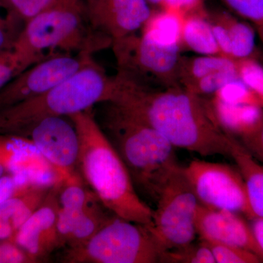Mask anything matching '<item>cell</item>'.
Instances as JSON below:
<instances>
[{"instance_id":"obj_23","label":"cell","mask_w":263,"mask_h":263,"mask_svg":"<svg viewBox=\"0 0 263 263\" xmlns=\"http://www.w3.org/2000/svg\"><path fill=\"white\" fill-rule=\"evenodd\" d=\"M43 61V60H42ZM41 62L16 50L0 53V90L31 66Z\"/></svg>"},{"instance_id":"obj_6","label":"cell","mask_w":263,"mask_h":263,"mask_svg":"<svg viewBox=\"0 0 263 263\" xmlns=\"http://www.w3.org/2000/svg\"><path fill=\"white\" fill-rule=\"evenodd\" d=\"M164 252L149 227L114 215L84 245L67 248L62 262L155 263Z\"/></svg>"},{"instance_id":"obj_10","label":"cell","mask_w":263,"mask_h":263,"mask_svg":"<svg viewBox=\"0 0 263 263\" xmlns=\"http://www.w3.org/2000/svg\"><path fill=\"white\" fill-rule=\"evenodd\" d=\"M91 54L57 53L31 66L0 90V109L46 92L95 63Z\"/></svg>"},{"instance_id":"obj_20","label":"cell","mask_w":263,"mask_h":263,"mask_svg":"<svg viewBox=\"0 0 263 263\" xmlns=\"http://www.w3.org/2000/svg\"><path fill=\"white\" fill-rule=\"evenodd\" d=\"M183 18L184 15L172 10L152 13L142 34L162 44L181 46Z\"/></svg>"},{"instance_id":"obj_27","label":"cell","mask_w":263,"mask_h":263,"mask_svg":"<svg viewBox=\"0 0 263 263\" xmlns=\"http://www.w3.org/2000/svg\"><path fill=\"white\" fill-rule=\"evenodd\" d=\"M238 79L239 78L237 68L234 70H221L202 78L183 89L197 96L214 95L224 85Z\"/></svg>"},{"instance_id":"obj_24","label":"cell","mask_w":263,"mask_h":263,"mask_svg":"<svg viewBox=\"0 0 263 263\" xmlns=\"http://www.w3.org/2000/svg\"><path fill=\"white\" fill-rule=\"evenodd\" d=\"M160 262L170 263H214V256L205 242L200 240L198 245L193 243L167 250L162 254Z\"/></svg>"},{"instance_id":"obj_37","label":"cell","mask_w":263,"mask_h":263,"mask_svg":"<svg viewBox=\"0 0 263 263\" xmlns=\"http://www.w3.org/2000/svg\"><path fill=\"white\" fill-rule=\"evenodd\" d=\"M81 0H56L54 4L74 7L81 5Z\"/></svg>"},{"instance_id":"obj_8","label":"cell","mask_w":263,"mask_h":263,"mask_svg":"<svg viewBox=\"0 0 263 263\" xmlns=\"http://www.w3.org/2000/svg\"><path fill=\"white\" fill-rule=\"evenodd\" d=\"M149 227L164 252L193 243L197 234L195 216L199 201L180 166L156 202Z\"/></svg>"},{"instance_id":"obj_11","label":"cell","mask_w":263,"mask_h":263,"mask_svg":"<svg viewBox=\"0 0 263 263\" xmlns=\"http://www.w3.org/2000/svg\"><path fill=\"white\" fill-rule=\"evenodd\" d=\"M22 136L34 143L64 181L79 174L78 160L80 144L72 122L64 117L48 118L33 126Z\"/></svg>"},{"instance_id":"obj_26","label":"cell","mask_w":263,"mask_h":263,"mask_svg":"<svg viewBox=\"0 0 263 263\" xmlns=\"http://www.w3.org/2000/svg\"><path fill=\"white\" fill-rule=\"evenodd\" d=\"M213 96V98L224 103L262 107L258 98L240 79L224 85Z\"/></svg>"},{"instance_id":"obj_29","label":"cell","mask_w":263,"mask_h":263,"mask_svg":"<svg viewBox=\"0 0 263 263\" xmlns=\"http://www.w3.org/2000/svg\"><path fill=\"white\" fill-rule=\"evenodd\" d=\"M230 8L253 26L263 43V0H222Z\"/></svg>"},{"instance_id":"obj_3","label":"cell","mask_w":263,"mask_h":263,"mask_svg":"<svg viewBox=\"0 0 263 263\" xmlns=\"http://www.w3.org/2000/svg\"><path fill=\"white\" fill-rule=\"evenodd\" d=\"M105 103L100 127L125 164L136 190L157 202L180 167L176 148L154 128Z\"/></svg>"},{"instance_id":"obj_16","label":"cell","mask_w":263,"mask_h":263,"mask_svg":"<svg viewBox=\"0 0 263 263\" xmlns=\"http://www.w3.org/2000/svg\"><path fill=\"white\" fill-rule=\"evenodd\" d=\"M216 119L228 134L246 148L252 145L263 127V108L252 105H232L211 100Z\"/></svg>"},{"instance_id":"obj_1","label":"cell","mask_w":263,"mask_h":263,"mask_svg":"<svg viewBox=\"0 0 263 263\" xmlns=\"http://www.w3.org/2000/svg\"><path fill=\"white\" fill-rule=\"evenodd\" d=\"M114 106L154 128L175 147L202 157H230L231 136L216 119L211 101L180 86L155 87L118 73Z\"/></svg>"},{"instance_id":"obj_33","label":"cell","mask_w":263,"mask_h":263,"mask_svg":"<svg viewBox=\"0 0 263 263\" xmlns=\"http://www.w3.org/2000/svg\"><path fill=\"white\" fill-rule=\"evenodd\" d=\"M160 5L164 10L178 12L184 16L193 13L204 14L201 0H162Z\"/></svg>"},{"instance_id":"obj_22","label":"cell","mask_w":263,"mask_h":263,"mask_svg":"<svg viewBox=\"0 0 263 263\" xmlns=\"http://www.w3.org/2000/svg\"><path fill=\"white\" fill-rule=\"evenodd\" d=\"M216 16L224 23L229 32L232 59L254 58L256 45L253 27L227 13H219Z\"/></svg>"},{"instance_id":"obj_19","label":"cell","mask_w":263,"mask_h":263,"mask_svg":"<svg viewBox=\"0 0 263 263\" xmlns=\"http://www.w3.org/2000/svg\"><path fill=\"white\" fill-rule=\"evenodd\" d=\"M236 69L235 60L223 56L181 57L178 70V84L185 88L189 85L221 70Z\"/></svg>"},{"instance_id":"obj_13","label":"cell","mask_w":263,"mask_h":263,"mask_svg":"<svg viewBox=\"0 0 263 263\" xmlns=\"http://www.w3.org/2000/svg\"><path fill=\"white\" fill-rule=\"evenodd\" d=\"M62 181L53 184L42 205L19 228L14 239L38 262L61 248L58 229V194Z\"/></svg>"},{"instance_id":"obj_5","label":"cell","mask_w":263,"mask_h":263,"mask_svg":"<svg viewBox=\"0 0 263 263\" xmlns=\"http://www.w3.org/2000/svg\"><path fill=\"white\" fill-rule=\"evenodd\" d=\"M82 6L54 4L26 22L14 49L44 60L57 53L91 54L112 46L111 38L91 27Z\"/></svg>"},{"instance_id":"obj_35","label":"cell","mask_w":263,"mask_h":263,"mask_svg":"<svg viewBox=\"0 0 263 263\" xmlns=\"http://www.w3.org/2000/svg\"><path fill=\"white\" fill-rule=\"evenodd\" d=\"M251 220L252 233L263 256V218L255 217Z\"/></svg>"},{"instance_id":"obj_14","label":"cell","mask_w":263,"mask_h":263,"mask_svg":"<svg viewBox=\"0 0 263 263\" xmlns=\"http://www.w3.org/2000/svg\"><path fill=\"white\" fill-rule=\"evenodd\" d=\"M195 226L200 239L234 246L258 256H263L251 226L238 213L214 209L199 202Z\"/></svg>"},{"instance_id":"obj_12","label":"cell","mask_w":263,"mask_h":263,"mask_svg":"<svg viewBox=\"0 0 263 263\" xmlns=\"http://www.w3.org/2000/svg\"><path fill=\"white\" fill-rule=\"evenodd\" d=\"M84 11L91 27L113 41L143 29L153 13L146 0H87Z\"/></svg>"},{"instance_id":"obj_30","label":"cell","mask_w":263,"mask_h":263,"mask_svg":"<svg viewBox=\"0 0 263 263\" xmlns=\"http://www.w3.org/2000/svg\"><path fill=\"white\" fill-rule=\"evenodd\" d=\"M56 0H2L3 8L24 23L54 5Z\"/></svg>"},{"instance_id":"obj_39","label":"cell","mask_w":263,"mask_h":263,"mask_svg":"<svg viewBox=\"0 0 263 263\" xmlns=\"http://www.w3.org/2000/svg\"><path fill=\"white\" fill-rule=\"evenodd\" d=\"M1 7H3V5H2V0H0V8H1Z\"/></svg>"},{"instance_id":"obj_18","label":"cell","mask_w":263,"mask_h":263,"mask_svg":"<svg viewBox=\"0 0 263 263\" xmlns=\"http://www.w3.org/2000/svg\"><path fill=\"white\" fill-rule=\"evenodd\" d=\"M181 43L200 55L222 56L205 14L193 13L183 18Z\"/></svg>"},{"instance_id":"obj_9","label":"cell","mask_w":263,"mask_h":263,"mask_svg":"<svg viewBox=\"0 0 263 263\" xmlns=\"http://www.w3.org/2000/svg\"><path fill=\"white\" fill-rule=\"evenodd\" d=\"M183 171L200 203L254 218L238 167L195 159Z\"/></svg>"},{"instance_id":"obj_38","label":"cell","mask_w":263,"mask_h":263,"mask_svg":"<svg viewBox=\"0 0 263 263\" xmlns=\"http://www.w3.org/2000/svg\"><path fill=\"white\" fill-rule=\"evenodd\" d=\"M146 1L148 2V3H151V4L160 5L162 0H146Z\"/></svg>"},{"instance_id":"obj_34","label":"cell","mask_w":263,"mask_h":263,"mask_svg":"<svg viewBox=\"0 0 263 263\" xmlns=\"http://www.w3.org/2000/svg\"><path fill=\"white\" fill-rule=\"evenodd\" d=\"M210 24L221 55L232 59L231 41L226 26L216 15Z\"/></svg>"},{"instance_id":"obj_15","label":"cell","mask_w":263,"mask_h":263,"mask_svg":"<svg viewBox=\"0 0 263 263\" xmlns=\"http://www.w3.org/2000/svg\"><path fill=\"white\" fill-rule=\"evenodd\" d=\"M0 164L7 174L21 175L32 182L53 185L64 181L28 138L0 134Z\"/></svg>"},{"instance_id":"obj_7","label":"cell","mask_w":263,"mask_h":263,"mask_svg":"<svg viewBox=\"0 0 263 263\" xmlns=\"http://www.w3.org/2000/svg\"><path fill=\"white\" fill-rule=\"evenodd\" d=\"M112 47L118 73L155 87L179 86L180 45L162 44L135 33L114 41Z\"/></svg>"},{"instance_id":"obj_21","label":"cell","mask_w":263,"mask_h":263,"mask_svg":"<svg viewBox=\"0 0 263 263\" xmlns=\"http://www.w3.org/2000/svg\"><path fill=\"white\" fill-rule=\"evenodd\" d=\"M104 209L105 208L95 196L78 218L72 234L66 245L67 248L84 245L108 222L114 215H108Z\"/></svg>"},{"instance_id":"obj_4","label":"cell","mask_w":263,"mask_h":263,"mask_svg":"<svg viewBox=\"0 0 263 263\" xmlns=\"http://www.w3.org/2000/svg\"><path fill=\"white\" fill-rule=\"evenodd\" d=\"M114 92V77L95 62L43 94L0 109V134L22 136L44 119L67 117L110 102Z\"/></svg>"},{"instance_id":"obj_31","label":"cell","mask_w":263,"mask_h":263,"mask_svg":"<svg viewBox=\"0 0 263 263\" xmlns=\"http://www.w3.org/2000/svg\"><path fill=\"white\" fill-rule=\"evenodd\" d=\"M22 22L13 13L5 17L0 15V53L14 48L15 43L22 32L20 22Z\"/></svg>"},{"instance_id":"obj_28","label":"cell","mask_w":263,"mask_h":263,"mask_svg":"<svg viewBox=\"0 0 263 263\" xmlns=\"http://www.w3.org/2000/svg\"><path fill=\"white\" fill-rule=\"evenodd\" d=\"M212 251L217 263H258L262 262L258 256L246 249L234 246L202 240Z\"/></svg>"},{"instance_id":"obj_32","label":"cell","mask_w":263,"mask_h":263,"mask_svg":"<svg viewBox=\"0 0 263 263\" xmlns=\"http://www.w3.org/2000/svg\"><path fill=\"white\" fill-rule=\"evenodd\" d=\"M14 238L0 240V263H37Z\"/></svg>"},{"instance_id":"obj_36","label":"cell","mask_w":263,"mask_h":263,"mask_svg":"<svg viewBox=\"0 0 263 263\" xmlns=\"http://www.w3.org/2000/svg\"><path fill=\"white\" fill-rule=\"evenodd\" d=\"M247 149L256 159H258L263 162V127L253 143Z\"/></svg>"},{"instance_id":"obj_2","label":"cell","mask_w":263,"mask_h":263,"mask_svg":"<svg viewBox=\"0 0 263 263\" xmlns=\"http://www.w3.org/2000/svg\"><path fill=\"white\" fill-rule=\"evenodd\" d=\"M79 136L78 172L112 214L151 226L154 210L140 197L129 171L100 127L94 107L67 117Z\"/></svg>"},{"instance_id":"obj_25","label":"cell","mask_w":263,"mask_h":263,"mask_svg":"<svg viewBox=\"0 0 263 263\" xmlns=\"http://www.w3.org/2000/svg\"><path fill=\"white\" fill-rule=\"evenodd\" d=\"M238 78L256 95L263 108V66L254 58L235 60Z\"/></svg>"},{"instance_id":"obj_17","label":"cell","mask_w":263,"mask_h":263,"mask_svg":"<svg viewBox=\"0 0 263 263\" xmlns=\"http://www.w3.org/2000/svg\"><path fill=\"white\" fill-rule=\"evenodd\" d=\"M230 136V157L245 181L252 212L254 218H263V165L238 140Z\"/></svg>"}]
</instances>
